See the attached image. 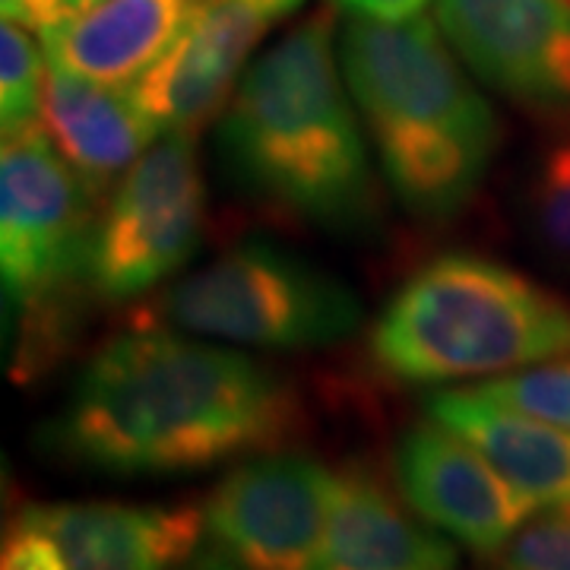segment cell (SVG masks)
I'll return each instance as SVG.
<instances>
[{
  "label": "cell",
  "mask_w": 570,
  "mask_h": 570,
  "mask_svg": "<svg viewBox=\"0 0 570 570\" xmlns=\"http://www.w3.org/2000/svg\"><path fill=\"white\" fill-rule=\"evenodd\" d=\"M295 393L245 352L130 330L82 367L41 444L99 475H181L283 444Z\"/></svg>",
  "instance_id": "cell-1"
},
{
  "label": "cell",
  "mask_w": 570,
  "mask_h": 570,
  "mask_svg": "<svg viewBox=\"0 0 570 570\" xmlns=\"http://www.w3.org/2000/svg\"><path fill=\"white\" fill-rule=\"evenodd\" d=\"M336 41V13L321 7L247 63L223 108L219 153L238 187L264 204L326 228H355L377 200Z\"/></svg>",
  "instance_id": "cell-2"
},
{
  "label": "cell",
  "mask_w": 570,
  "mask_h": 570,
  "mask_svg": "<svg viewBox=\"0 0 570 570\" xmlns=\"http://www.w3.org/2000/svg\"><path fill=\"white\" fill-rule=\"evenodd\" d=\"M340 63L396 200L422 219L463 213L494 163L498 115L441 26L352 17Z\"/></svg>",
  "instance_id": "cell-3"
},
{
  "label": "cell",
  "mask_w": 570,
  "mask_h": 570,
  "mask_svg": "<svg viewBox=\"0 0 570 570\" xmlns=\"http://www.w3.org/2000/svg\"><path fill=\"white\" fill-rule=\"evenodd\" d=\"M570 355V305L513 266L450 250L371 326V358L406 384H450Z\"/></svg>",
  "instance_id": "cell-4"
},
{
  "label": "cell",
  "mask_w": 570,
  "mask_h": 570,
  "mask_svg": "<svg viewBox=\"0 0 570 570\" xmlns=\"http://www.w3.org/2000/svg\"><path fill=\"white\" fill-rule=\"evenodd\" d=\"M149 321L257 348H324L362 324L355 292L333 273L273 245L245 242L163 292Z\"/></svg>",
  "instance_id": "cell-5"
},
{
  "label": "cell",
  "mask_w": 570,
  "mask_h": 570,
  "mask_svg": "<svg viewBox=\"0 0 570 570\" xmlns=\"http://www.w3.org/2000/svg\"><path fill=\"white\" fill-rule=\"evenodd\" d=\"M206 184L190 134L153 142L96 219L86 285L108 302H130L171 279L200 245Z\"/></svg>",
  "instance_id": "cell-6"
},
{
  "label": "cell",
  "mask_w": 570,
  "mask_h": 570,
  "mask_svg": "<svg viewBox=\"0 0 570 570\" xmlns=\"http://www.w3.org/2000/svg\"><path fill=\"white\" fill-rule=\"evenodd\" d=\"M96 197L45 130L7 137L0 153V273L22 311H41L86 279Z\"/></svg>",
  "instance_id": "cell-7"
},
{
  "label": "cell",
  "mask_w": 570,
  "mask_h": 570,
  "mask_svg": "<svg viewBox=\"0 0 570 570\" xmlns=\"http://www.w3.org/2000/svg\"><path fill=\"white\" fill-rule=\"evenodd\" d=\"M333 482L305 453H254L206 498V532L247 570H317Z\"/></svg>",
  "instance_id": "cell-8"
},
{
  "label": "cell",
  "mask_w": 570,
  "mask_h": 570,
  "mask_svg": "<svg viewBox=\"0 0 570 570\" xmlns=\"http://www.w3.org/2000/svg\"><path fill=\"white\" fill-rule=\"evenodd\" d=\"M434 22L485 86L570 121V0H434Z\"/></svg>",
  "instance_id": "cell-9"
},
{
  "label": "cell",
  "mask_w": 570,
  "mask_h": 570,
  "mask_svg": "<svg viewBox=\"0 0 570 570\" xmlns=\"http://www.w3.org/2000/svg\"><path fill=\"white\" fill-rule=\"evenodd\" d=\"M305 0H194L181 36L130 96L159 134H197L223 111L266 32Z\"/></svg>",
  "instance_id": "cell-10"
},
{
  "label": "cell",
  "mask_w": 570,
  "mask_h": 570,
  "mask_svg": "<svg viewBox=\"0 0 570 570\" xmlns=\"http://www.w3.org/2000/svg\"><path fill=\"white\" fill-rule=\"evenodd\" d=\"M393 472L409 508L475 554H501L539 510L469 441L434 419L403 431Z\"/></svg>",
  "instance_id": "cell-11"
},
{
  "label": "cell",
  "mask_w": 570,
  "mask_h": 570,
  "mask_svg": "<svg viewBox=\"0 0 570 570\" xmlns=\"http://www.w3.org/2000/svg\"><path fill=\"white\" fill-rule=\"evenodd\" d=\"M22 517L58 542L70 570H181L206 530L197 504L63 501Z\"/></svg>",
  "instance_id": "cell-12"
},
{
  "label": "cell",
  "mask_w": 570,
  "mask_h": 570,
  "mask_svg": "<svg viewBox=\"0 0 570 570\" xmlns=\"http://www.w3.org/2000/svg\"><path fill=\"white\" fill-rule=\"evenodd\" d=\"M41 130L96 200L124 181L159 134L130 89L82 80L58 67L45 73Z\"/></svg>",
  "instance_id": "cell-13"
},
{
  "label": "cell",
  "mask_w": 570,
  "mask_h": 570,
  "mask_svg": "<svg viewBox=\"0 0 570 570\" xmlns=\"http://www.w3.org/2000/svg\"><path fill=\"white\" fill-rule=\"evenodd\" d=\"M428 419L456 431L535 508L570 504V431L472 390H438Z\"/></svg>",
  "instance_id": "cell-14"
},
{
  "label": "cell",
  "mask_w": 570,
  "mask_h": 570,
  "mask_svg": "<svg viewBox=\"0 0 570 570\" xmlns=\"http://www.w3.org/2000/svg\"><path fill=\"white\" fill-rule=\"evenodd\" d=\"M194 0H102L41 32L48 67L82 80L127 86L140 80L181 36Z\"/></svg>",
  "instance_id": "cell-15"
},
{
  "label": "cell",
  "mask_w": 570,
  "mask_h": 570,
  "mask_svg": "<svg viewBox=\"0 0 570 570\" xmlns=\"http://www.w3.org/2000/svg\"><path fill=\"white\" fill-rule=\"evenodd\" d=\"M317 570H460L444 535L415 523L374 475L340 472L333 482Z\"/></svg>",
  "instance_id": "cell-16"
},
{
  "label": "cell",
  "mask_w": 570,
  "mask_h": 570,
  "mask_svg": "<svg viewBox=\"0 0 570 570\" xmlns=\"http://www.w3.org/2000/svg\"><path fill=\"white\" fill-rule=\"evenodd\" d=\"M45 48L36 45L29 29L3 20L0 29V127L3 140L36 130L45 99Z\"/></svg>",
  "instance_id": "cell-17"
},
{
  "label": "cell",
  "mask_w": 570,
  "mask_h": 570,
  "mask_svg": "<svg viewBox=\"0 0 570 570\" xmlns=\"http://www.w3.org/2000/svg\"><path fill=\"white\" fill-rule=\"evenodd\" d=\"M530 228L551 261L570 266V130L539 156L527 197Z\"/></svg>",
  "instance_id": "cell-18"
},
{
  "label": "cell",
  "mask_w": 570,
  "mask_h": 570,
  "mask_svg": "<svg viewBox=\"0 0 570 570\" xmlns=\"http://www.w3.org/2000/svg\"><path fill=\"white\" fill-rule=\"evenodd\" d=\"M498 403L530 412L542 422L570 431V355L549 365H530L479 384Z\"/></svg>",
  "instance_id": "cell-19"
},
{
  "label": "cell",
  "mask_w": 570,
  "mask_h": 570,
  "mask_svg": "<svg viewBox=\"0 0 570 570\" xmlns=\"http://www.w3.org/2000/svg\"><path fill=\"white\" fill-rule=\"evenodd\" d=\"M498 570H570V504L530 517L501 549Z\"/></svg>",
  "instance_id": "cell-20"
},
{
  "label": "cell",
  "mask_w": 570,
  "mask_h": 570,
  "mask_svg": "<svg viewBox=\"0 0 570 570\" xmlns=\"http://www.w3.org/2000/svg\"><path fill=\"white\" fill-rule=\"evenodd\" d=\"M0 570H70L63 561V551L48 532L36 527L32 520L17 517L13 530L3 542Z\"/></svg>",
  "instance_id": "cell-21"
},
{
  "label": "cell",
  "mask_w": 570,
  "mask_h": 570,
  "mask_svg": "<svg viewBox=\"0 0 570 570\" xmlns=\"http://www.w3.org/2000/svg\"><path fill=\"white\" fill-rule=\"evenodd\" d=\"M333 7L346 10L348 17L374 22H409L425 13L431 0H330Z\"/></svg>",
  "instance_id": "cell-22"
},
{
  "label": "cell",
  "mask_w": 570,
  "mask_h": 570,
  "mask_svg": "<svg viewBox=\"0 0 570 570\" xmlns=\"http://www.w3.org/2000/svg\"><path fill=\"white\" fill-rule=\"evenodd\" d=\"M0 10H3V20L20 22L26 29H39V32L70 17L67 0H0Z\"/></svg>",
  "instance_id": "cell-23"
},
{
  "label": "cell",
  "mask_w": 570,
  "mask_h": 570,
  "mask_svg": "<svg viewBox=\"0 0 570 570\" xmlns=\"http://www.w3.org/2000/svg\"><path fill=\"white\" fill-rule=\"evenodd\" d=\"M181 570H247L245 564H238L228 551H223L219 546H206V549H197V554L184 564Z\"/></svg>",
  "instance_id": "cell-24"
},
{
  "label": "cell",
  "mask_w": 570,
  "mask_h": 570,
  "mask_svg": "<svg viewBox=\"0 0 570 570\" xmlns=\"http://www.w3.org/2000/svg\"><path fill=\"white\" fill-rule=\"evenodd\" d=\"M102 0H67V7H70V13H82V10H92V7H99Z\"/></svg>",
  "instance_id": "cell-25"
}]
</instances>
